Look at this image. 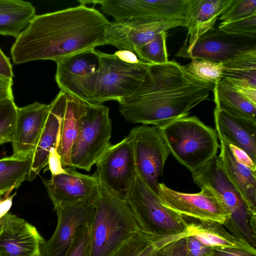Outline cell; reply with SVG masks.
Masks as SVG:
<instances>
[{
    "instance_id": "e575fe53",
    "label": "cell",
    "mask_w": 256,
    "mask_h": 256,
    "mask_svg": "<svg viewBox=\"0 0 256 256\" xmlns=\"http://www.w3.org/2000/svg\"><path fill=\"white\" fill-rule=\"evenodd\" d=\"M92 222L80 227L64 256H89Z\"/></svg>"
},
{
    "instance_id": "ffe728a7",
    "label": "cell",
    "mask_w": 256,
    "mask_h": 256,
    "mask_svg": "<svg viewBox=\"0 0 256 256\" xmlns=\"http://www.w3.org/2000/svg\"><path fill=\"white\" fill-rule=\"evenodd\" d=\"M214 118L220 142L242 149L256 163V122L234 116L216 108Z\"/></svg>"
},
{
    "instance_id": "f6af8a7d",
    "label": "cell",
    "mask_w": 256,
    "mask_h": 256,
    "mask_svg": "<svg viewBox=\"0 0 256 256\" xmlns=\"http://www.w3.org/2000/svg\"><path fill=\"white\" fill-rule=\"evenodd\" d=\"M174 242L162 248L156 252L154 256H170L172 245Z\"/></svg>"
},
{
    "instance_id": "7c38bea8",
    "label": "cell",
    "mask_w": 256,
    "mask_h": 256,
    "mask_svg": "<svg viewBox=\"0 0 256 256\" xmlns=\"http://www.w3.org/2000/svg\"><path fill=\"white\" fill-rule=\"evenodd\" d=\"M194 194L178 192L158 183V194L168 208L186 217L200 222L222 224L229 218L222 203L214 194L206 187Z\"/></svg>"
},
{
    "instance_id": "cb8c5ba5",
    "label": "cell",
    "mask_w": 256,
    "mask_h": 256,
    "mask_svg": "<svg viewBox=\"0 0 256 256\" xmlns=\"http://www.w3.org/2000/svg\"><path fill=\"white\" fill-rule=\"evenodd\" d=\"M188 236H193L210 247L234 248L256 253V248L246 241L234 236L216 222H200L188 223Z\"/></svg>"
},
{
    "instance_id": "9a60e30c",
    "label": "cell",
    "mask_w": 256,
    "mask_h": 256,
    "mask_svg": "<svg viewBox=\"0 0 256 256\" xmlns=\"http://www.w3.org/2000/svg\"><path fill=\"white\" fill-rule=\"evenodd\" d=\"M251 50H256V36L230 34L217 27L201 36L184 58L221 63Z\"/></svg>"
},
{
    "instance_id": "1f68e13d",
    "label": "cell",
    "mask_w": 256,
    "mask_h": 256,
    "mask_svg": "<svg viewBox=\"0 0 256 256\" xmlns=\"http://www.w3.org/2000/svg\"><path fill=\"white\" fill-rule=\"evenodd\" d=\"M18 108L14 99L0 102V145L13 140Z\"/></svg>"
},
{
    "instance_id": "ac0fdd59",
    "label": "cell",
    "mask_w": 256,
    "mask_h": 256,
    "mask_svg": "<svg viewBox=\"0 0 256 256\" xmlns=\"http://www.w3.org/2000/svg\"><path fill=\"white\" fill-rule=\"evenodd\" d=\"M50 110V104L35 102L18 108L13 140V155L34 156Z\"/></svg>"
},
{
    "instance_id": "ba28073f",
    "label": "cell",
    "mask_w": 256,
    "mask_h": 256,
    "mask_svg": "<svg viewBox=\"0 0 256 256\" xmlns=\"http://www.w3.org/2000/svg\"><path fill=\"white\" fill-rule=\"evenodd\" d=\"M100 66L94 94L90 104H102L106 101L130 96L144 80L149 65L144 62H124L114 54L99 51Z\"/></svg>"
},
{
    "instance_id": "74e56055",
    "label": "cell",
    "mask_w": 256,
    "mask_h": 256,
    "mask_svg": "<svg viewBox=\"0 0 256 256\" xmlns=\"http://www.w3.org/2000/svg\"><path fill=\"white\" fill-rule=\"evenodd\" d=\"M212 256H256V253L234 248L212 247Z\"/></svg>"
},
{
    "instance_id": "d6986e66",
    "label": "cell",
    "mask_w": 256,
    "mask_h": 256,
    "mask_svg": "<svg viewBox=\"0 0 256 256\" xmlns=\"http://www.w3.org/2000/svg\"><path fill=\"white\" fill-rule=\"evenodd\" d=\"M67 101V94L60 90L50 104V110L37 147L33 156L28 182L34 180L40 170L48 165L50 150L58 149L60 139V126Z\"/></svg>"
},
{
    "instance_id": "60d3db41",
    "label": "cell",
    "mask_w": 256,
    "mask_h": 256,
    "mask_svg": "<svg viewBox=\"0 0 256 256\" xmlns=\"http://www.w3.org/2000/svg\"><path fill=\"white\" fill-rule=\"evenodd\" d=\"M114 54L120 60L124 62L137 64L144 62L139 59L135 53L129 50H118Z\"/></svg>"
},
{
    "instance_id": "8fae6325",
    "label": "cell",
    "mask_w": 256,
    "mask_h": 256,
    "mask_svg": "<svg viewBox=\"0 0 256 256\" xmlns=\"http://www.w3.org/2000/svg\"><path fill=\"white\" fill-rule=\"evenodd\" d=\"M96 164L95 174L100 185L125 200L136 172L134 152L128 136L111 144Z\"/></svg>"
},
{
    "instance_id": "5b68a950",
    "label": "cell",
    "mask_w": 256,
    "mask_h": 256,
    "mask_svg": "<svg viewBox=\"0 0 256 256\" xmlns=\"http://www.w3.org/2000/svg\"><path fill=\"white\" fill-rule=\"evenodd\" d=\"M194 182L212 192L222 203L229 218L224 224L235 236L256 247V214L252 212L228 179L214 156L192 172Z\"/></svg>"
},
{
    "instance_id": "3957f363",
    "label": "cell",
    "mask_w": 256,
    "mask_h": 256,
    "mask_svg": "<svg viewBox=\"0 0 256 256\" xmlns=\"http://www.w3.org/2000/svg\"><path fill=\"white\" fill-rule=\"evenodd\" d=\"M143 232H146L126 200L100 185L91 224L89 256H109L124 242Z\"/></svg>"
},
{
    "instance_id": "7bdbcfd3",
    "label": "cell",
    "mask_w": 256,
    "mask_h": 256,
    "mask_svg": "<svg viewBox=\"0 0 256 256\" xmlns=\"http://www.w3.org/2000/svg\"><path fill=\"white\" fill-rule=\"evenodd\" d=\"M170 256H190L186 247V238L173 244Z\"/></svg>"
},
{
    "instance_id": "f35d334b",
    "label": "cell",
    "mask_w": 256,
    "mask_h": 256,
    "mask_svg": "<svg viewBox=\"0 0 256 256\" xmlns=\"http://www.w3.org/2000/svg\"><path fill=\"white\" fill-rule=\"evenodd\" d=\"M228 144L234 157L238 162L256 170V163L253 162L246 152L236 146Z\"/></svg>"
},
{
    "instance_id": "ee69618b",
    "label": "cell",
    "mask_w": 256,
    "mask_h": 256,
    "mask_svg": "<svg viewBox=\"0 0 256 256\" xmlns=\"http://www.w3.org/2000/svg\"><path fill=\"white\" fill-rule=\"evenodd\" d=\"M16 194V192L10 196L0 200V218L8 212L12 204L14 197Z\"/></svg>"
},
{
    "instance_id": "f546056e",
    "label": "cell",
    "mask_w": 256,
    "mask_h": 256,
    "mask_svg": "<svg viewBox=\"0 0 256 256\" xmlns=\"http://www.w3.org/2000/svg\"><path fill=\"white\" fill-rule=\"evenodd\" d=\"M142 61L148 64L167 62L168 54L166 46V32L158 34L151 40L139 48L135 53Z\"/></svg>"
},
{
    "instance_id": "8d00e7d4",
    "label": "cell",
    "mask_w": 256,
    "mask_h": 256,
    "mask_svg": "<svg viewBox=\"0 0 256 256\" xmlns=\"http://www.w3.org/2000/svg\"><path fill=\"white\" fill-rule=\"evenodd\" d=\"M48 164L52 176L66 172V168H64L62 166L60 156L58 152V149L56 148H52L50 150Z\"/></svg>"
},
{
    "instance_id": "f1b7e54d",
    "label": "cell",
    "mask_w": 256,
    "mask_h": 256,
    "mask_svg": "<svg viewBox=\"0 0 256 256\" xmlns=\"http://www.w3.org/2000/svg\"><path fill=\"white\" fill-rule=\"evenodd\" d=\"M33 156H16L0 158V194L8 196L14 189L20 187L30 174Z\"/></svg>"
},
{
    "instance_id": "30bf717a",
    "label": "cell",
    "mask_w": 256,
    "mask_h": 256,
    "mask_svg": "<svg viewBox=\"0 0 256 256\" xmlns=\"http://www.w3.org/2000/svg\"><path fill=\"white\" fill-rule=\"evenodd\" d=\"M128 136L132 144L137 172L158 194V178L170 154L160 128L137 126Z\"/></svg>"
},
{
    "instance_id": "484cf974",
    "label": "cell",
    "mask_w": 256,
    "mask_h": 256,
    "mask_svg": "<svg viewBox=\"0 0 256 256\" xmlns=\"http://www.w3.org/2000/svg\"><path fill=\"white\" fill-rule=\"evenodd\" d=\"M212 92L216 108L234 116L256 122V104L230 84L221 80L214 84Z\"/></svg>"
},
{
    "instance_id": "ab89813d",
    "label": "cell",
    "mask_w": 256,
    "mask_h": 256,
    "mask_svg": "<svg viewBox=\"0 0 256 256\" xmlns=\"http://www.w3.org/2000/svg\"><path fill=\"white\" fill-rule=\"evenodd\" d=\"M12 84V78L0 74V102L6 99H14Z\"/></svg>"
},
{
    "instance_id": "7a4b0ae2",
    "label": "cell",
    "mask_w": 256,
    "mask_h": 256,
    "mask_svg": "<svg viewBox=\"0 0 256 256\" xmlns=\"http://www.w3.org/2000/svg\"><path fill=\"white\" fill-rule=\"evenodd\" d=\"M214 87L176 62L149 64L136 90L118 102L120 112L128 122L161 128L188 116L191 109L208 100Z\"/></svg>"
},
{
    "instance_id": "b9f144b4",
    "label": "cell",
    "mask_w": 256,
    "mask_h": 256,
    "mask_svg": "<svg viewBox=\"0 0 256 256\" xmlns=\"http://www.w3.org/2000/svg\"><path fill=\"white\" fill-rule=\"evenodd\" d=\"M0 74L12 78L14 74L10 58L7 57L0 48Z\"/></svg>"
},
{
    "instance_id": "d4e9b609",
    "label": "cell",
    "mask_w": 256,
    "mask_h": 256,
    "mask_svg": "<svg viewBox=\"0 0 256 256\" xmlns=\"http://www.w3.org/2000/svg\"><path fill=\"white\" fill-rule=\"evenodd\" d=\"M32 3L21 0H0V35L16 38L34 18Z\"/></svg>"
},
{
    "instance_id": "d6a6232c",
    "label": "cell",
    "mask_w": 256,
    "mask_h": 256,
    "mask_svg": "<svg viewBox=\"0 0 256 256\" xmlns=\"http://www.w3.org/2000/svg\"><path fill=\"white\" fill-rule=\"evenodd\" d=\"M256 14V0H234L232 4L219 18L227 23Z\"/></svg>"
},
{
    "instance_id": "83f0119b",
    "label": "cell",
    "mask_w": 256,
    "mask_h": 256,
    "mask_svg": "<svg viewBox=\"0 0 256 256\" xmlns=\"http://www.w3.org/2000/svg\"><path fill=\"white\" fill-rule=\"evenodd\" d=\"M186 237L156 236L143 232L124 242L109 256H154L162 248Z\"/></svg>"
},
{
    "instance_id": "4fadbf2b",
    "label": "cell",
    "mask_w": 256,
    "mask_h": 256,
    "mask_svg": "<svg viewBox=\"0 0 256 256\" xmlns=\"http://www.w3.org/2000/svg\"><path fill=\"white\" fill-rule=\"evenodd\" d=\"M97 197L54 206L58 216L56 228L42 248L41 256H64L77 230L92 222Z\"/></svg>"
},
{
    "instance_id": "bcb514c9",
    "label": "cell",
    "mask_w": 256,
    "mask_h": 256,
    "mask_svg": "<svg viewBox=\"0 0 256 256\" xmlns=\"http://www.w3.org/2000/svg\"><path fill=\"white\" fill-rule=\"evenodd\" d=\"M2 195H3L2 194H0V200L2 198Z\"/></svg>"
},
{
    "instance_id": "277c9868",
    "label": "cell",
    "mask_w": 256,
    "mask_h": 256,
    "mask_svg": "<svg viewBox=\"0 0 256 256\" xmlns=\"http://www.w3.org/2000/svg\"><path fill=\"white\" fill-rule=\"evenodd\" d=\"M170 154L192 172L216 156V130L196 116H184L160 128Z\"/></svg>"
},
{
    "instance_id": "e0dca14e",
    "label": "cell",
    "mask_w": 256,
    "mask_h": 256,
    "mask_svg": "<svg viewBox=\"0 0 256 256\" xmlns=\"http://www.w3.org/2000/svg\"><path fill=\"white\" fill-rule=\"evenodd\" d=\"M66 172L52 176L48 180H43L54 206L76 202L98 196L100 184L94 173L86 174L75 168H66Z\"/></svg>"
},
{
    "instance_id": "d590c367",
    "label": "cell",
    "mask_w": 256,
    "mask_h": 256,
    "mask_svg": "<svg viewBox=\"0 0 256 256\" xmlns=\"http://www.w3.org/2000/svg\"><path fill=\"white\" fill-rule=\"evenodd\" d=\"M186 240L190 256H212V247L203 244L193 236L186 237Z\"/></svg>"
},
{
    "instance_id": "603a6c76",
    "label": "cell",
    "mask_w": 256,
    "mask_h": 256,
    "mask_svg": "<svg viewBox=\"0 0 256 256\" xmlns=\"http://www.w3.org/2000/svg\"><path fill=\"white\" fill-rule=\"evenodd\" d=\"M87 104L76 97L67 94L66 105L60 126V134L58 152L64 168H70L72 148L82 126Z\"/></svg>"
},
{
    "instance_id": "8992f818",
    "label": "cell",
    "mask_w": 256,
    "mask_h": 256,
    "mask_svg": "<svg viewBox=\"0 0 256 256\" xmlns=\"http://www.w3.org/2000/svg\"><path fill=\"white\" fill-rule=\"evenodd\" d=\"M125 200L142 228L156 236H188L184 216L165 206L136 170Z\"/></svg>"
},
{
    "instance_id": "52a82bcc",
    "label": "cell",
    "mask_w": 256,
    "mask_h": 256,
    "mask_svg": "<svg viewBox=\"0 0 256 256\" xmlns=\"http://www.w3.org/2000/svg\"><path fill=\"white\" fill-rule=\"evenodd\" d=\"M110 108L103 104L86 106L78 136L70 154V168L90 172L111 146Z\"/></svg>"
},
{
    "instance_id": "6da1fadb",
    "label": "cell",
    "mask_w": 256,
    "mask_h": 256,
    "mask_svg": "<svg viewBox=\"0 0 256 256\" xmlns=\"http://www.w3.org/2000/svg\"><path fill=\"white\" fill-rule=\"evenodd\" d=\"M108 22L99 10L82 4L36 15L10 48L13 62L52 60L57 63L75 54L105 45Z\"/></svg>"
},
{
    "instance_id": "44dd1931",
    "label": "cell",
    "mask_w": 256,
    "mask_h": 256,
    "mask_svg": "<svg viewBox=\"0 0 256 256\" xmlns=\"http://www.w3.org/2000/svg\"><path fill=\"white\" fill-rule=\"evenodd\" d=\"M234 0H193L186 28V38L176 55L184 58L199 38L214 28L219 16L232 4Z\"/></svg>"
},
{
    "instance_id": "5bb4252c",
    "label": "cell",
    "mask_w": 256,
    "mask_h": 256,
    "mask_svg": "<svg viewBox=\"0 0 256 256\" xmlns=\"http://www.w3.org/2000/svg\"><path fill=\"white\" fill-rule=\"evenodd\" d=\"M186 26L185 20L109 22L105 30V44L136 53L159 32Z\"/></svg>"
},
{
    "instance_id": "4dcf8cb0",
    "label": "cell",
    "mask_w": 256,
    "mask_h": 256,
    "mask_svg": "<svg viewBox=\"0 0 256 256\" xmlns=\"http://www.w3.org/2000/svg\"><path fill=\"white\" fill-rule=\"evenodd\" d=\"M185 69L195 78L214 84L222 78L223 66L222 63L201 60H192Z\"/></svg>"
},
{
    "instance_id": "9c48e42d",
    "label": "cell",
    "mask_w": 256,
    "mask_h": 256,
    "mask_svg": "<svg viewBox=\"0 0 256 256\" xmlns=\"http://www.w3.org/2000/svg\"><path fill=\"white\" fill-rule=\"evenodd\" d=\"M100 66L99 50L90 49L56 63V80L60 90L90 104Z\"/></svg>"
},
{
    "instance_id": "4316f807",
    "label": "cell",
    "mask_w": 256,
    "mask_h": 256,
    "mask_svg": "<svg viewBox=\"0 0 256 256\" xmlns=\"http://www.w3.org/2000/svg\"><path fill=\"white\" fill-rule=\"evenodd\" d=\"M221 63L222 80L236 88H256V50L239 53Z\"/></svg>"
},
{
    "instance_id": "836d02e7",
    "label": "cell",
    "mask_w": 256,
    "mask_h": 256,
    "mask_svg": "<svg viewBox=\"0 0 256 256\" xmlns=\"http://www.w3.org/2000/svg\"><path fill=\"white\" fill-rule=\"evenodd\" d=\"M218 28L230 34L256 36V14L230 22H221Z\"/></svg>"
},
{
    "instance_id": "7402d4cb",
    "label": "cell",
    "mask_w": 256,
    "mask_h": 256,
    "mask_svg": "<svg viewBox=\"0 0 256 256\" xmlns=\"http://www.w3.org/2000/svg\"><path fill=\"white\" fill-rule=\"evenodd\" d=\"M218 161L248 208L256 214V170L238 162L228 144L221 142Z\"/></svg>"
},
{
    "instance_id": "2e32d148",
    "label": "cell",
    "mask_w": 256,
    "mask_h": 256,
    "mask_svg": "<svg viewBox=\"0 0 256 256\" xmlns=\"http://www.w3.org/2000/svg\"><path fill=\"white\" fill-rule=\"evenodd\" d=\"M46 242L24 220L10 212L0 218V256H41Z\"/></svg>"
}]
</instances>
